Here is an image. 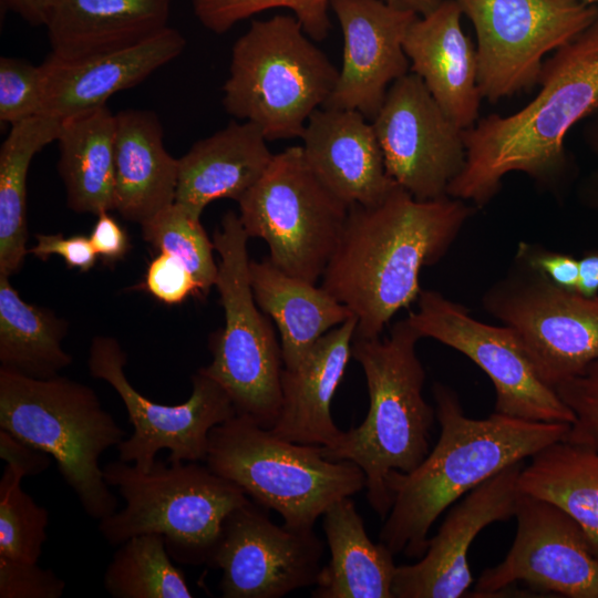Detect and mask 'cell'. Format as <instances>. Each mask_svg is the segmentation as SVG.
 Here are the masks:
<instances>
[{
    "label": "cell",
    "instance_id": "7dc6e473",
    "mask_svg": "<svg viewBox=\"0 0 598 598\" xmlns=\"http://www.w3.org/2000/svg\"><path fill=\"white\" fill-rule=\"evenodd\" d=\"M577 193L582 205L598 213V168L580 182Z\"/></svg>",
    "mask_w": 598,
    "mask_h": 598
},
{
    "label": "cell",
    "instance_id": "ffe728a7",
    "mask_svg": "<svg viewBox=\"0 0 598 598\" xmlns=\"http://www.w3.org/2000/svg\"><path fill=\"white\" fill-rule=\"evenodd\" d=\"M183 34L171 27L132 47L63 59L50 53L40 64L41 115L64 120L105 105L115 93L133 87L177 58Z\"/></svg>",
    "mask_w": 598,
    "mask_h": 598
},
{
    "label": "cell",
    "instance_id": "8d00e7d4",
    "mask_svg": "<svg viewBox=\"0 0 598 598\" xmlns=\"http://www.w3.org/2000/svg\"><path fill=\"white\" fill-rule=\"evenodd\" d=\"M42 79L40 65L27 60L0 59V121L17 124L41 115Z\"/></svg>",
    "mask_w": 598,
    "mask_h": 598
},
{
    "label": "cell",
    "instance_id": "ba28073f",
    "mask_svg": "<svg viewBox=\"0 0 598 598\" xmlns=\"http://www.w3.org/2000/svg\"><path fill=\"white\" fill-rule=\"evenodd\" d=\"M339 71L295 16L254 20L233 45L223 86L225 111L256 124L267 141L300 137Z\"/></svg>",
    "mask_w": 598,
    "mask_h": 598
},
{
    "label": "cell",
    "instance_id": "5b68a950",
    "mask_svg": "<svg viewBox=\"0 0 598 598\" xmlns=\"http://www.w3.org/2000/svg\"><path fill=\"white\" fill-rule=\"evenodd\" d=\"M0 429L49 454L87 516L101 520L116 512L99 461L125 431L92 388L0 368Z\"/></svg>",
    "mask_w": 598,
    "mask_h": 598
},
{
    "label": "cell",
    "instance_id": "74e56055",
    "mask_svg": "<svg viewBox=\"0 0 598 598\" xmlns=\"http://www.w3.org/2000/svg\"><path fill=\"white\" fill-rule=\"evenodd\" d=\"M554 390L575 415L563 440L598 446V360L557 384Z\"/></svg>",
    "mask_w": 598,
    "mask_h": 598
},
{
    "label": "cell",
    "instance_id": "f35d334b",
    "mask_svg": "<svg viewBox=\"0 0 598 598\" xmlns=\"http://www.w3.org/2000/svg\"><path fill=\"white\" fill-rule=\"evenodd\" d=\"M64 589L51 569L0 556V598H60Z\"/></svg>",
    "mask_w": 598,
    "mask_h": 598
},
{
    "label": "cell",
    "instance_id": "d4e9b609",
    "mask_svg": "<svg viewBox=\"0 0 598 598\" xmlns=\"http://www.w3.org/2000/svg\"><path fill=\"white\" fill-rule=\"evenodd\" d=\"M115 118V210L141 225L175 203L178 158L166 151L154 112L127 109Z\"/></svg>",
    "mask_w": 598,
    "mask_h": 598
},
{
    "label": "cell",
    "instance_id": "8992f818",
    "mask_svg": "<svg viewBox=\"0 0 598 598\" xmlns=\"http://www.w3.org/2000/svg\"><path fill=\"white\" fill-rule=\"evenodd\" d=\"M205 464L299 530L313 529L333 503L365 488L355 463L330 460L321 446L283 440L240 414L212 429Z\"/></svg>",
    "mask_w": 598,
    "mask_h": 598
},
{
    "label": "cell",
    "instance_id": "f1b7e54d",
    "mask_svg": "<svg viewBox=\"0 0 598 598\" xmlns=\"http://www.w3.org/2000/svg\"><path fill=\"white\" fill-rule=\"evenodd\" d=\"M115 114L106 105L62 120L58 171L72 210H115Z\"/></svg>",
    "mask_w": 598,
    "mask_h": 598
},
{
    "label": "cell",
    "instance_id": "83f0119b",
    "mask_svg": "<svg viewBox=\"0 0 598 598\" xmlns=\"http://www.w3.org/2000/svg\"><path fill=\"white\" fill-rule=\"evenodd\" d=\"M330 560L320 568L313 598H394V554L373 543L353 501L343 497L322 515Z\"/></svg>",
    "mask_w": 598,
    "mask_h": 598
},
{
    "label": "cell",
    "instance_id": "9a60e30c",
    "mask_svg": "<svg viewBox=\"0 0 598 598\" xmlns=\"http://www.w3.org/2000/svg\"><path fill=\"white\" fill-rule=\"evenodd\" d=\"M371 123L386 172L400 187L419 200L448 196L466 162L464 130L421 78L409 72L394 81Z\"/></svg>",
    "mask_w": 598,
    "mask_h": 598
},
{
    "label": "cell",
    "instance_id": "8fae6325",
    "mask_svg": "<svg viewBox=\"0 0 598 598\" xmlns=\"http://www.w3.org/2000/svg\"><path fill=\"white\" fill-rule=\"evenodd\" d=\"M482 305L515 332L539 379L553 389L598 360V296L555 283L518 252Z\"/></svg>",
    "mask_w": 598,
    "mask_h": 598
},
{
    "label": "cell",
    "instance_id": "f907efd6",
    "mask_svg": "<svg viewBox=\"0 0 598 598\" xmlns=\"http://www.w3.org/2000/svg\"><path fill=\"white\" fill-rule=\"evenodd\" d=\"M579 1L588 6H596L598 3V0H579Z\"/></svg>",
    "mask_w": 598,
    "mask_h": 598
},
{
    "label": "cell",
    "instance_id": "e0dca14e",
    "mask_svg": "<svg viewBox=\"0 0 598 598\" xmlns=\"http://www.w3.org/2000/svg\"><path fill=\"white\" fill-rule=\"evenodd\" d=\"M249 501L225 518L207 565L221 570L224 598H280L316 584L323 545L313 529L272 523Z\"/></svg>",
    "mask_w": 598,
    "mask_h": 598
},
{
    "label": "cell",
    "instance_id": "f546056e",
    "mask_svg": "<svg viewBox=\"0 0 598 598\" xmlns=\"http://www.w3.org/2000/svg\"><path fill=\"white\" fill-rule=\"evenodd\" d=\"M530 460L518 476L520 493L548 501L570 515L598 560V446L560 440Z\"/></svg>",
    "mask_w": 598,
    "mask_h": 598
},
{
    "label": "cell",
    "instance_id": "d590c367",
    "mask_svg": "<svg viewBox=\"0 0 598 598\" xmlns=\"http://www.w3.org/2000/svg\"><path fill=\"white\" fill-rule=\"evenodd\" d=\"M198 21L209 31L221 34L239 21L274 8L290 9L307 35L326 39L330 30L328 9L331 0H190Z\"/></svg>",
    "mask_w": 598,
    "mask_h": 598
},
{
    "label": "cell",
    "instance_id": "836d02e7",
    "mask_svg": "<svg viewBox=\"0 0 598 598\" xmlns=\"http://www.w3.org/2000/svg\"><path fill=\"white\" fill-rule=\"evenodd\" d=\"M141 227L145 241L159 252L177 257L193 275L202 293L209 292L217 280L218 265L214 259V241L208 238L200 216L175 202Z\"/></svg>",
    "mask_w": 598,
    "mask_h": 598
},
{
    "label": "cell",
    "instance_id": "7c38bea8",
    "mask_svg": "<svg viewBox=\"0 0 598 598\" xmlns=\"http://www.w3.org/2000/svg\"><path fill=\"white\" fill-rule=\"evenodd\" d=\"M476 39L482 99L496 103L532 90L544 58L598 18V7L579 0H456Z\"/></svg>",
    "mask_w": 598,
    "mask_h": 598
},
{
    "label": "cell",
    "instance_id": "30bf717a",
    "mask_svg": "<svg viewBox=\"0 0 598 598\" xmlns=\"http://www.w3.org/2000/svg\"><path fill=\"white\" fill-rule=\"evenodd\" d=\"M238 204L246 234L266 241L275 266L311 283L322 278L349 206L313 174L301 145L275 154Z\"/></svg>",
    "mask_w": 598,
    "mask_h": 598
},
{
    "label": "cell",
    "instance_id": "9c48e42d",
    "mask_svg": "<svg viewBox=\"0 0 598 598\" xmlns=\"http://www.w3.org/2000/svg\"><path fill=\"white\" fill-rule=\"evenodd\" d=\"M246 234L239 215L228 212L213 241L219 255L216 288L225 324L209 337L213 360L199 370L229 395L236 414L271 429L281 405V346L256 300L249 279Z\"/></svg>",
    "mask_w": 598,
    "mask_h": 598
},
{
    "label": "cell",
    "instance_id": "ac0fdd59",
    "mask_svg": "<svg viewBox=\"0 0 598 598\" xmlns=\"http://www.w3.org/2000/svg\"><path fill=\"white\" fill-rule=\"evenodd\" d=\"M523 466L518 462L506 467L452 505L424 555L413 565L396 566L394 598H458L468 592V548L484 527L515 515Z\"/></svg>",
    "mask_w": 598,
    "mask_h": 598
},
{
    "label": "cell",
    "instance_id": "c3c4849f",
    "mask_svg": "<svg viewBox=\"0 0 598 598\" xmlns=\"http://www.w3.org/2000/svg\"><path fill=\"white\" fill-rule=\"evenodd\" d=\"M384 2L406 11L425 16L433 11L442 0H383Z\"/></svg>",
    "mask_w": 598,
    "mask_h": 598
},
{
    "label": "cell",
    "instance_id": "b9f144b4",
    "mask_svg": "<svg viewBox=\"0 0 598 598\" xmlns=\"http://www.w3.org/2000/svg\"><path fill=\"white\" fill-rule=\"evenodd\" d=\"M516 252L555 283L576 290L579 281V258L524 241L518 245Z\"/></svg>",
    "mask_w": 598,
    "mask_h": 598
},
{
    "label": "cell",
    "instance_id": "681fc988",
    "mask_svg": "<svg viewBox=\"0 0 598 598\" xmlns=\"http://www.w3.org/2000/svg\"><path fill=\"white\" fill-rule=\"evenodd\" d=\"M582 136L588 148L598 157V117L585 127Z\"/></svg>",
    "mask_w": 598,
    "mask_h": 598
},
{
    "label": "cell",
    "instance_id": "52a82bcc",
    "mask_svg": "<svg viewBox=\"0 0 598 598\" xmlns=\"http://www.w3.org/2000/svg\"><path fill=\"white\" fill-rule=\"evenodd\" d=\"M103 474L125 502L99 520L106 542L121 545L134 536L159 534L181 564H207L225 518L250 501L236 484L198 462L156 460L144 472L117 460L105 464Z\"/></svg>",
    "mask_w": 598,
    "mask_h": 598
},
{
    "label": "cell",
    "instance_id": "f6af8a7d",
    "mask_svg": "<svg viewBox=\"0 0 598 598\" xmlns=\"http://www.w3.org/2000/svg\"><path fill=\"white\" fill-rule=\"evenodd\" d=\"M31 25H47L59 0H0Z\"/></svg>",
    "mask_w": 598,
    "mask_h": 598
},
{
    "label": "cell",
    "instance_id": "4316f807",
    "mask_svg": "<svg viewBox=\"0 0 598 598\" xmlns=\"http://www.w3.org/2000/svg\"><path fill=\"white\" fill-rule=\"evenodd\" d=\"M249 279L256 303L278 328L287 369L298 365L323 334L354 317L324 288L286 274L269 258L249 261Z\"/></svg>",
    "mask_w": 598,
    "mask_h": 598
},
{
    "label": "cell",
    "instance_id": "44dd1931",
    "mask_svg": "<svg viewBox=\"0 0 598 598\" xmlns=\"http://www.w3.org/2000/svg\"><path fill=\"white\" fill-rule=\"evenodd\" d=\"M358 111L320 107L300 136L319 181L349 207L370 206L398 185L388 174L372 123Z\"/></svg>",
    "mask_w": 598,
    "mask_h": 598
},
{
    "label": "cell",
    "instance_id": "6da1fadb",
    "mask_svg": "<svg viewBox=\"0 0 598 598\" xmlns=\"http://www.w3.org/2000/svg\"><path fill=\"white\" fill-rule=\"evenodd\" d=\"M473 214L462 199L419 200L399 185L374 205L349 207L321 287L357 318L354 337H381L417 301L421 270L446 255Z\"/></svg>",
    "mask_w": 598,
    "mask_h": 598
},
{
    "label": "cell",
    "instance_id": "d6a6232c",
    "mask_svg": "<svg viewBox=\"0 0 598 598\" xmlns=\"http://www.w3.org/2000/svg\"><path fill=\"white\" fill-rule=\"evenodd\" d=\"M159 534L131 537L115 551L103 577L114 598H190L183 570L172 560Z\"/></svg>",
    "mask_w": 598,
    "mask_h": 598
},
{
    "label": "cell",
    "instance_id": "d6986e66",
    "mask_svg": "<svg viewBox=\"0 0 598 598\" xmlns=\"http://www.w3.org/2000/svg\"><path fill=\"white\" fill-rule=\"evenodd\" d=\"M343 35L342 66L322 107L353 110L372 120L390 85L410 70L403 42L416 13L383 0H331Z\"/></svg>",
    "mask_w": 598,
    "mask_h": 598
},
{
    "label": "cell",
    "instance_id": "484cf974",
    "mask_svg": "<svg viewBox=\"0 0 598 598\" xmlns=\"http://www.w3.org/2000/svg\"><path fill=\"white\" fill-rule=\"evenodd\" d=\"M171 0H59L48 22L51 53L63 59L125 49L167 27Z\"/></svg>",
    "mask_w": 598,
    "mask_h": 598
},
{
    "label": "cell",
    "instance_id": "e575fe53",
    "mask_svg": "<svg viewBox=\"0 0 598 598\" xmlns=\"http://www.w3.org/2000/svg\"><path fill=\"white\" fill-rule=\"evenodd\" d=\"M24 475L6 465L0 480V556L38 563L45 543L49 512L21 487Z\"/></svg>",
    "mask_w": 598,
    "mask_h": 598
},
{
    "label": "cell",
    "instance_id": "cb8c5ba5",
    "mask_svg": "<svg viewBox=\"0 0 598 598\" xmlns=\"http://www.w3.org/2000/svg\"><path fill=\"white\" fill-rule=\"evenodd\" d=\"M267 142L261 130L248 121L230 122L197 141L178 158L175 202L197 216L216 199L239 202L261 178L275 155Z\"/></svg>",
    "mask_w": 598,
    "mask_h": 598
},
{
    "label": "cell",
    "instance_id": "4fadbf2b",
    "mask_svg": "<svg viewBox=\"0 0 598 598\" xmlns=\"http://www.w3.org/2000/svg\"><path fill=\"white\" fill-rule=\"evenodd\" d=\"M126 354L112 337H94L89 353L90 374L107 382L121 398L133 433L117 446L118 460L148 472L156 454L168 451L167 462H205L209 432L236 414L233 402L214 379L198 370L192 394L175 405L156 403L127 380Z\"/></svg>",
    "mask_w": 598,
    "mask_h": 598
},
{
    "label": "cell",
    "instance_id": "277c9868",
    "mask_svg": "<svg viewBox=\"0 0 598 598\" xmlns=\"http://www.w3.org/2000/svg\"><path fill=\"white\" fill-rule=\"evenodd\" d=\"M422 339L408 318L386 337H353L351 355L361 365L370 405L364 421L343 431L322 454L355 463L365 475L367 498L384 519L392 506L386 480L392 471H413L430 452L435 410L423 396L425 370L416 353Z\"/></svg>",
    "mask_w": 598,
    "mask_h": 598
},
{
    "label": "cell",
    "instance_id": "3957f363",
    "mask_svg": "<svg viewBox=\"0 0 598 598\" xmlns=\"http://www.w3.org/2000/svg\"><path fill=\"white\" fill-rule=\"evenodd\" d=\"M440 436L411 472L392 471L386 487L392 506L380 532L394 555L421 558L439 516L477 485L506 467L564 439L570 424L538 422L494 412L486 419L465 415L457 393L433 386Z\"/></svg>",
    "mask_w": 598,
    "mask_h": 598
},
{
    "label": "cell",
    "instance_id": "7bdbcfd3",
    "mask_svg": "<svg viewBox=\"0 0 598 598\" xmlns=\"http://www.w3.org/2000/svg\"><path fill=\"white\" fill-rule=\"evenodd\" d=\"M0 457L24 476L38 475L51 465V456L45 452L19 440L0 429Z\"/></svg>",
    "mask_w": 598,
    "mask_h": 598
},
{
    "label": "cell",
    "instance_id": "7a4b0ae2",
    "mask_svg": "<svg viewBox=\"0 0 598 598\" xmlns=\"http://www.w3.org/2000/svg\"><path fill=\"white\" fill-rule=\"evenodd\" d=\"M537 95L511 115L491 114L464 130L466 162L447 195L487 205L503 178L524 173L556 189L571 172L568 132L598 110V18L545 60Z\"/></svg>",
    "mask_w": 598,
    "mask_h": 598
},
{
    "label": "cell",
    "instance_id": "1f68e13d",
    "mask_svg": "<svg viewBox=\"0 0 598 598\" xmlns=\"http://www.w3.org/2000/svg\"><path fill=\"white\" fill-rule=\"evenodd\" d=\"M66 322L51 310L25 302L0 275V363L24 375L48 379L71 364L62 348Z\"/></svg>",
    "mask_w": 598,
    "mask_h": 598
},
{
    "label": "cell",
    "instance_id": "60d3db41",
    "mask_svg": "<svg viewBox=\"0 0 598 598\" xmlns=\"http://www.w3.org/2000/svg\"><path fill=\"white\" fill-rule=\"evenodd\" d=\"M35 240L34 247L28 249L29 254L43 260L53 255L60 256L68 267L83 272L92 269L99 257L90 238L83 235L64 237L62 234H38Z\"/></svg>",
    "mask_w": 598,
    "mask_h": 598
},
{
    "label": "cell",
    "instance_id": "bcb514c9",
    "mask_svg": "<svg viewBox=\"0 0 598 598\" xmlns=\"http://www.w3.org/2000/svg\"><path fill=\"white\" fill-rule=\"evenodd\" d=\"M576 290L584 296H598V250L585 252L579 258V281Z\"/></svg>",
    "mask_w": 598,
    "mask_h": 598
},
{
    "label": "cell",
    "instance_id": "5bb4252c",
    "mask_svg": "<svg viewBox=\"0 0 598 598\" xmlns=\"http://www.w3.org/2000/svg\"><path fill=\"white\" fill-rule=\"evenodd\" d=\"M408 316L422 338L434 339L467 357L495 390V411L538 422L571 424L575 415L536 373L515 332L480 321L462 303L439 291L422 290Z\"/></svg>",
    "mask_w": 598,
    "mask_h": 598
},
{
    "label": "cell",
    "instance_id": "ab89813d",
    "mask_svg": "<svg viewBox=\"0 0 598 598\" xmlns=\"http://www.w3.org/2000/svg\"><path fill=\"white\" fill-rule=\"evenodd\" d=\"M144 286L147 292L166 305H177L189 296L203 295L189 270L168 252H159L150 262Z\"/></svg>",
    "mask_w": 598,
    "mask_h": 598
},
{
    "label": "cell",
    "instance_id": "7402d4cb",
    "mask_svg": "<svg viewBox=\"0 0 598 598\" xmlns=\"http://www.w3.org/2000/svg\"><path fill=\"white\" fill-rule=\"evenodd\" d=\"M462 14L456 0H442L412 22L403 48L410 71L421 78L446 115L467 130L478 120L482 95L476 48L462 28Z\"/></svg>",
    "mask_w": 598,
    "mask_h": 598
},
{
    "label": "cell",
    "instance_id": "4dcf8cb0",
    "mask_svg": "<svg viewBox=\"0 0 598 598\" xmlns=\"http://www.w3.org/2000/svg\"><path fill=\"white\" fill-rule=\"evenodd\" d=\"M62 121L37 115L11 125L0 148V275L10 277L28 254L27 176L33 156L58 140Z\"/></svg>",
    "mask_w": 598,
    "mask_h": 598
},
{
    "label": "cell",
    "instance_id": "ee69618b",
    "mask_svg": "<svg viewBox=\"0 0 598 598\" xmlns=\"http://www.w3.org/2000/svg\"><path fill=\"white\" fill-rule=\"evenodd\" d=\"M107 213L97 215L89 238L97 256L105 261L114 262L127 254L130 238L125 229Z\"/></svg>",
    "mask_w": 598,
    "mask_h": 598
},
{
    "label": "cell",
    "instance_id": "2e32d148",
    "mask_svg": "<svg viewBox=\"0 0 598 598\" xmlns=\"http://www.w3.org/2000/svg\"><path fill=\"white\" fill-rule=\"evenodd\" d=\"M517 530L506 557L485 569L473 597H495L518 582L537 592L598 598V560L579 524L555 504L520 493Z\"/></svg>",
    "mask_w": 598,
    "mask_h": 598
},
{
    "label": "cell",
    "instance_id": "603a6c76",
    "mask_svg": "<svg viewBox=\"0 0 598 598\" xmlns=\"http://www.w3.org/2000/svg\"><path fill=\"white\" fill-rule=\"evenodd\" d=\"M357 318L323 334L292 369L283 367L277 436L299 444L333 447L342 432L333 422L331 401L351 355Z\"/></svg>",
    "mask_w": 598,
    "mask_h": 598
}]
</instances>
